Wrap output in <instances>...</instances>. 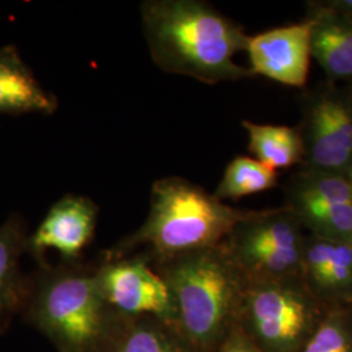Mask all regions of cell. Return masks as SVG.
<instances>
[{"label":"cell","instance_id":"obj_22","mask_svg":"<svg viewBox=\"0 0 352 352\" xmlns=\"http://www.w3.org/2000/svg\"><path fill=\"white\" fill-rule=\"evenodd\" d=\"M349 84H350V85H351V89H352V82H349Z\"/></svg>","mask_w":352,"mask_h":352},{"label":"cell","instance_id":"obj_19","mask_svg":"<svg viewBox=\"0 0 352 352\" xmlns=\"http://www.w3.org/2000/svg\"><path fill=\"white\" fill-rule=\"evenodd\" d=\"M120 352H177L162 334L153 329L140 327L131 331L122 344Z\"/></svg>","mask_w":352,"mask_h":352},{"label":"cell","instance_id":"obj_10","mask_svg":"<svg viewBox=\"0 0 352 352\" xmlns=\"http://www.w3.org/2000/svg\"><path fill=\"white\" fill-rule=\"evenodd\" d=\"M104 302L132 314H151L164 318L175 316L174 302L164 278L142 260L109 264L96 276Z\"/></svg>","mask_w":352,"mask_h":352},{"label":"cell","instance_id":"obj_1","mask_svg":"<svg viewBox=\"0 0 352 352\" xmlns=\"http://www.w3.org/2000/svg\"><path fill=\"white\" fill-rule=\"evenodd\" d=\"M141 21L151 59L162 71L205 84L254 77L235 62L245 51L243 28L199 0H149L141 4Z\"/></svg>","mask_w":352,"mask_h":352},{"label":"cell","instance_id":"obj_7","mask_svg":"<svg viewBox=\"0 0 352 352\" xmlns=\"http://www.w3.org/2000/svg\"><path fill=\"white\" fill-rule=\"evenodd\" d=\"M285 206L322 239L352 243V177L299 168L285 187Z\"/></svg>","mask_w":352,"mask_h":352},{"label":"cell","instance_id":"obj_8","mask_svg":"<svg viewBox=\"0 0 352 352\" xmlns=\"http://www.w3.org/2000/svg\"><path fill=\"white\" fill-rule=\"evenodd\" d=\"M104 302L96 276L63 274L43 285L38 296V318L67 344L84 349L102 331Z\"/></svg>","mask_w":352,"mask_h":352},{"label":"cell","instance_id":"obj_16","mask_svg":"<svg viewBox=\"0 0 352 352\" xmlns=\"http://www.w3.org/2000/svg\"><path fill=\"white\" fill-rule=\"evenodd\" d=\"M277 186V171L258 162L253 157L238 155L227 164L213 195L221 201H235L276 188Z\"/></svg>","mask_w":352,"mask_h":352},{"label":"cell","instance_id":"obj_15","mask_svg":"<svg viewBox=\"0 0 352 352\" xmlns=\"http://www.w3.org/2000/svg\"><path fill=\"white\" fill-rule=\"evenodd\" d=\"M248 135V149L254 160L277 171L302 164L304 148L296 126L258 124L243 120Z\"/></svg>","mask_w":352,"mask_h":352},{"label":"cell","instance_id":"obj_13","mask_svg":"<svg viewBox=\"0 0 352 352\" xmlns=\"http://www.w3.org/2000/svg\"><path fill=\"white\" fill-rule=\"evenodd\" d=\"M300 279L318 298L352 299V243L308 235L302 250Z\"/></svg>","mask_w":352,"mask_h":352},{"label":"cell","instance_id":"obj_17","mask_svg":"<svg viewBox=\"0 0 352 352\" xmlns=\"http://www.w3.org/2000/svg\"><path fill=\"white\" fill-rule=\"evenodd\" d=\"M23 241V228L16 218L0 227V311L11 304L16 295L17 264Z\"/></svg>","mask_w":352,"mask_h":352},{"label":"cell","instance_id":"obj_12","mask_svg":"<svg viewBox=\"0 0 352 352\" xmlns=\"http://www.w3.org/2000/svg\"><path fill=\"white\" fill-rule=\"evenodd\" d=\"M305 19L311 23L312 59L327 75V81L352 82V20L327 6L308 1Z\"/></svg>","mask_w":352,"mask_h":352},{"label":"cell","instance_id":"obj_2","mask_svg":"<svg viewBox=\"0 0 352 352\" xmlns=\"http://www.w3.org/2000/svg\"><path fill=\"white\" fill-rule=\"evenodd\" d=\"M247 213L183 177H164L153 184L148 219L123 248L148 244L162 261L212 248L222 244Z\"/></svg>","mask_w":352,"mask_h":352},{"label":"cell","instance_id":"obj_5","mask_svg":"<svg viewBox=\"0 0 352 352\" xmlns=\"http://www.w3.org/2000/svg\"><path fill=\"white\" fill-rule=\"evenodd\" d=\"M304 157L300 168L338 175L352 174V89L322 81L300 98Z\"/></svg>","mask_w":352,"mask_h":352},{"label":"cell","instance_id":"obj_4","mask_svg":"<svg viewBox=\"0 0 352 352\" xmlns=\"http://www.w3.org/2000/svg\"><path fill=\"white\" fill-rule=\"evenodd\" d=\"M307 235L286 206L248 210L223 247L247 280L300 277Z\"/></svg>","mask_w":352,"mask_h":352},{"label":"cell","instance_id":"obj_20","mask_svg":"<svg viewBox=\"0 0 352 352\" xmlns=\"http://www.w3.org/2000/svg\"><path fill=\"white\" fill-rule=\"evenodd\" d=\"M222 352H263L260 351L253 343L241 337H235L225 346Z\"/></svg>","mask_w":352,"mask_h":352},{"label":"cell","instance_id":"obj_21","mask_svg":"<svg viewBox=\"0 0 352 352\" xmlns=\"http://www.w3.org/2000/svg\"><path fill=\"white\" fill-rule=\"evenodd\" d=\"M327 6L337 10L338 12L343 13L344 16L350 17L352 20V0H325Z\"/></svg>","mask_w":352,"mask_h":352},{"label":"cell","instance_id":"obj_23","mask_svg":"<svg viewBox=\"0 0 352 352\" xmlns=\"http://www.w3.org/2000/svg\"><path fill=\"white\" fill-rule=\"evenodd\" d=\"M350 177H352V174H351V176H350Z\"/></svg>","mask_w":352,"mask_h":352},{"label":"cell","instance_id":"obj_18","mask_svg":"<svg viewBox=\"0 0 352 352\" xmlns=\"http://www.w3.org/2000/svg\"><path fill=\"white\" fill-rule=\"evenodd\" d=\"M302 352H352V337L340 316H330L307 342Z\"/></svg>","mask_w":352,"mask_h":352},{"label":"cell","instance_id":"obj_14","mask_svg":"<svg viewBox=\"0 0 352 352\" xmlns=\"http://www.w3.org/2000/svg\"><path fill=\"white\" fill-rule=\"evenodd\" d=\"M56 109V97L39 84L17 49H0V113L50 115Z\"/></svg>","mask_w":352,"mask_h":352},{"label":"cell","instance_id":"obj_11","mask_svg":"<svg viewBox=\"0 0 352 352\" xmlns=\"http://www.w3.org/2000/svg\"><path fill=\"white\" fill-rule=\"evenodd\" d=\"M97 221L96 204L82 196L67 195L46 214L30 247L36 252L54 250L67 258H75L93 236Z\"/></svg>","mask_w":352,"mask_h":352},{"label":"cell","instance_id":"obj_9","mask_svg":"<svg viewBox=\"0 0 352 352\" xmlns=\"http://www.w3.org/2000/svg\"><path fill=\"white\" fill-rule=\"evenodd\" d=\"M253 76L291 88L305 89L311 69V23L278 26L250 36L245 47Z\"/></svg>","mask_w":352,"mask_h":352},{"label":"cell","instance_id":"obj_6","mask_svg":"<svg viewBox=\"0 0 352 352\" xmlns=\"http://www.w3.org/2000/svg\"><path fill=\"white\" fill-rule=\"evenodd\" d=\"M312 294L300 277L247 280L243 300L256 337L270 351L298 346L312 317Z\"/></svg>","mask_w":352,"mask_h":352},{"label":"cell","instance_id":"obj_3","mask_svg":"<svg viewBox=\"0 0 352 352\" xmlns=\"http://www.w3.org/2000/svg\"><path fill=\"white\" fill-rule=\"evenodd\" d=\"M161 277L186 336L202 347L221 334L247 285L223 244L164 260Z\"/></svg>","mask_w":352,"mask_h":352}]
</instances>
